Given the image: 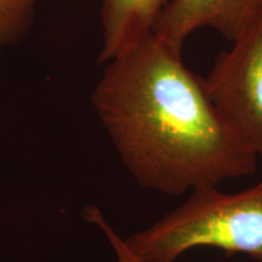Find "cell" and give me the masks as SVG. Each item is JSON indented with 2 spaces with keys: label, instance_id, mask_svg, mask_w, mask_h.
<instances>
[{
  "label": "cell",
  "instance_id": "cell-1",
  "mask_svg": "<svg viewBox=\"0 0 262 262\" xmlns=\"http://www.w3.org/2000/svg\"><path fill=\"white\" fill-rule=\"evenodd\" d=\"M91 102L142 188L181 196L254 175L257 156L182 54L152 34L108 61Z\"/></svg>",
  "mask_w": 262,
  "mask_h": 262
},
{
  "label": "cell",
  "instance_id": "cell-2",
  "mask_svg": "<svg viewBox=\"0 0 262 262\" xmlns=\"http://www.w3.org/2000/svg\"><path fill=\"white\" fill-rule=\"evenodd\" d=\"M142 231L125 238L145 262H176L191 249L215 248L262 262V181L239 192L203 187Z\"/></svg>",
  "mask_w": 262,
  "mask_h": 262
},
{
  "label": "cell",
  "instance_id": "cell-3",
  "mask_svg": "<svg viewBox=\"0 0 262 262\" xmlns=\"http://www.w3.org/2000/svg\"><path fill=\"white\" fill-rule=\"evenodd\" d=\"M205 78L211 100L262 159V12Z\"/></svg>",
  "mask_w": 262,
  "mask_h": 262
},
{
  "label": "cell",
  "instance_id": "cell-4",
  "mask_svg": "<svg viewBox=\"0 0 262 262\" xmlns=\"http://www.w3.org/2000/svg\"><path fill=\"white\" fill-rule=\"evenodd\" d=\"M261 12L262 0H169L153 34L182 54L185 41L198 29H214L234 41Z\"/></svg>",
  "mask_w": 262,
  "mask_h": 262
},
{
  "label": "cell",
  "instance_id": "cell-5",
  "mask_svg": "<svg viewBox=\"0 0 262 262\" xmlns=\"http://www.w3.org/2000/svg\"><path fill=\"white\" fill-rule=\"evenodd\" d=\"M169 0H102L100 63H107L153 33Z\"/></svg>",
  "mask_w": 262,
  "mask_h": 262
},
{
  "label": "cell",
  "instance_id": "cell-6",
  "mask_svg": "<svg viewBox=\"0 0 262 262\" xmlns=\"http://www.w3.org/2000/svg\"><path fill=\"white\" fill-rule=\"evenodd\" d=\"M35 4L37 0H0V52L27 32Z\"/></svg>",
  "mask_w": 262,
  "mask_h": 262
},
{
  "label": "cell",
  "instance_id": "cell-7",
  "mask_svg": "<svg viewBox=\"0 0 262 262\" xmlns=\"http://www.w3.org/2000/svg\"><path fill=\"white\" fill-rule=\"evenodd\" d=\"M84 217L88 222L100 228V231L102 232L108 243L112 247L117 262H145L130 250L125 243V239L110 225V222L106 220L100 209L94 205L88 206L84 210Z\"/></svg>",
  "mask_w": 262,
  "mask_h": 262
}]
</instances>
